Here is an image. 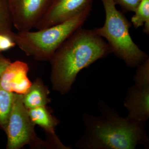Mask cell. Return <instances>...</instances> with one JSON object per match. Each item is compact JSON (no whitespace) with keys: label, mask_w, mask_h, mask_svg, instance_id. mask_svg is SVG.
<instances>
[{"label":"cell","mask_w":149,"mask_h":149,"mask_svg":"<svg viewBox=\"0 0 149 149\" xmlns=\"http://www.w3.org/2000/svg\"><path fill=\"white\" fill-rule=\"evenodd\" d=\"M11 63V62L8 58H6L0 52V77Z\"/></svg>","instance_id":"obj_18"},{"label":"cell","mask_w":149,"mask_h":149,"mask_svg":"<svg viewBox=\"0 0 149 149\" xmlns=\"http://www.w3.org/2000/svg\"><path fill=\"white\" fill-rule=\"evenodd\" d=\"M111 53L108 43L93 29L78 28L49 60L54 89L62 94L68 93L81 70Z\"/></svg>","instance_id":"obj_1"},{"label":"cell","mask_w":149,"mask_h":149,"mask_svg":"<svg viewBox=\"0 0 149 149\" xmlns=\"http://www.w3.org/2000/svg\"><path fill=\"white\" fill-rule=\"evenodd\" d=\"M47 91L41 80L37 79L27 93L23 95L22 101L27 109L45 106L48 102Z\"/></svg>","instance_id":"obj_10"},{"label":"cell","mask_w":149,"mask_h":149,"mask_svg":"<svg viewBox=\"0 0 149 149\" xmlns=\"http://www.w3.org/2000/svg\"><path fill=\"white\" fill-rule=\"evenodd\" d=\"M14 94L4 90L0 85V127L4 130L12 107Z\"/></svg>","instance_id":"obj_13"},{"label":"cell","mask_w":149,"mask_h":149,"mask_svg":"<svg viewBox=\"0 0 149 149\" xmlns=\"http://www.w3.org/2000/svg\"><path fill=\"white\" fill-rule=\"evenodd\" d=\"M27 109L30 120L33 124L40 125L48 133L56 136L54 129L57 121L51 115L45 106Z\"/></svg>","instance_id":"obj_11"},{"label":"cell","mask_w":149,"mask_h":149,"mask_svg":"<svg viewBox=\"0 0 149 149\" xmlns=\"http://www.w3.org/2000/svg\"><path fill=\"white\" fill-rule=\"evenodd\" d=\"M116 5H118L126 11L134 12L142 0H113Z\"/></svg>","instance_id":"obj_17"},{"label":"cell","mask_w":149,"mask_h":149,"mask_svg":"<svg viewBox=\"0 0 149 149\" xmlns=\"http://www.w3.org/2000/svg\"><path fill=\"white\" fill-rule=\"evenodd\" d=\"M93 1V0H51L34 28L40 30L64 22L92 7Z\"/></svg>","instance_id":"obj_7"},{"label":"cell","mask_w":149,"mask_h":149,"mask_svg":"<svg viewBox=\"0 0 149 149\" xmlns=\"http://www.w3.org/2000/svg\"><path fill=\"white\" fill-rule=\"evenodd\" d=\"M106 14L102 27L93 30L105 38L112 53L130 68H136L148 58V55L133 42L129 33L130 24L124 15L118 10L113 0H101Z\"/></svg>","instance_id":"obj_4"},{"label":"cell","mask_w":149,"mask_h":149,"mask_svg":"<svg viewBox=\"0 0 149 149\" xmlns=\"http://www.w3.org/2000/svg\"><path fill=\"white\" fill-rule=\"evenodd\" d=\"M131 22L136 28L144 25L143 31L149 33V0H142L134 12Z\"/></svg>","instance_id":"obj_12"},{"label":"cell","mask_w":149,"mask_h":149,"mask_svg":"<svg viewBox=\"0 0 149 149\" xmlns=\"http://www.w3.org/2000/svg\"><path fill=\"white\" fill-rule=\"evenodd\" d=\"M134 85L138 88L149 87V58L137 67L133 77Z\"/></svg>","instance_id":"obj_15"},{"label":"cell","mask_w":149,"mask_h":149,"mask_svg":"<svg viewBox=\"0 0 149 149\" xmlns=\"http://www.w3.org/2000/svg\"><path fill=\"white\" fill-rule=\"evenodd\" d=\"M100 114L85 113V132L77 142L82 149H134L149 145L145 124L123 118L102 101L98 103Z\"/></svg>","instance_id":"obj_2"},{"label":"cell","mask_w":149,"mask_h":149,"mask_svg":"<svg viewBox=\"0 0 149 149\" xmlns=\"http://www.w3.org/2000/svg\"><path fill=\"white\" fill-rule=\"evenodd\" d=\"M12 20L6 0H0V33L12 35Z\"/></svg>","instance_id":"obj_14"},{"label":"cell","mask_w":149,"mask_h":149,"mask_svg":"<svg viewBox=\"0 0 149 149\" xmlns=\"http://www.w3.org/2000/svg\"><path fill=\"white\" fill-rule=\"evenodd\" d=\"M29 68L24 62L11 63L0 77V85L8 92L24 95L32 85L27 76Z\"/></svg>","instance_id":"obj_8"},{"label":"cell","mask_w":149,"mask_h":149,"mask_svg":"<svg viewBox=\"0 0 149 149\" xmlns=\"http://www.w3.org/2000/svg\"><path fill=\"white\" fill-rule=\"evenodd\" d=\"M92 10L88 8L68 20L35 32L28 31L15 33L16 45L27 56L40 61H49L63 43L82 27Z\"/></svg>","instance_id":"obj_3"},{"label":"cell","mask_w":149,"mask_h":149,"mask_svg":"<svg viewBox=\"0 0 149 149\" xmlns=\"http://www.w3.org/2000/svg\"><path fill=\"white\" fill-rule=\"evenodd\" d=\"M23 95L15 93L14 97L5 130L8 137L7 148H20L34 136L33 123L22 101Z\"/></svg>","instance_id":"obj_5"},{"label":"cell","mask_w":149,"mask_h":149,"mask_svg":"<svg viewBox=\"0 0 149 149\" xmlns=\"http://www.w3.org/2000/svg\"><path fill=\"white\" fill-rule=\"evenodd\" d=\"M6 1L13 26L18 32H25L34 28L51 0Z\"/></svg>","instance_id":"obj_6"},{"label":"cell","mask_w":149,"mask_h":149,"mask_svg":"<svg viewBox=\"0 0 149 149\" xmlns=\"http://www.w3.org/2000/svg\"><path fill=\"white\" fill-rule=\"evenodd\" d=\"M14 34L10 35L0 33V52L8 50L16 46L13 39Z\"/></svg>","instance_id":"obj_16"},{"label":"cell","mask_w":149,"mask_h":149,"mask_svg":"<svg viewBox=\"0 0 149 149\" xmlns=\"http://www.w3.org/2000/svg\"><path fill=\"white\" fill-rule=\"evenodd\" d=\"M124 106L128 112L126 118L146 124L149 118V87L138 88L133 85L128 88Z\"/></svg>","instance_id":"obj_9"}]
</instances>
